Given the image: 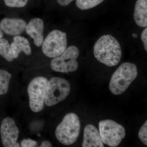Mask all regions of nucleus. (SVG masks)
I'll use <instances>...</instances> for the list:
<instances>
[{"mask_svg": "<svg viewBox=\"0 0 147 147\" xmlns=\"http://www.w3.org/2000/svg\"><path fill=\"white\" fill-rule=\"evenodd\" d=\"M96 59L108 66H115L119 63L121 58V45L115 37L109 34L100 37L94 47Z\"/></svg>", "mask_w": 147, "mask_h": 147, "instance_id": "1", "label": "nucleus"}, {"mask_svg": "<svg viewBox=\"0 0 147 147\" xmlns=\"http://www.w3.org/2000/svg\"><path fill=\"white\" fill-rule=\"evenodd\" d=\"M138 74L137 66L134 63L122 64L113 74L110 79L109 88L113 94L119 95L127 89Z\"/></svg>", "mask_w": 147, "mask_h": 147, "instance_id": "2", "label": "nucleus"}, {"mask_svg": "<svg viewBox=\"0 0 147 147\" xmlns=\"http://www.w3.org/2000/svg\"><path fill=\"white\" fill-rule=\"evenodd\" d=\"M81 123L78 116L75 113H69L64 117L56 128L55 135L61 143L70 145L75 143L79 137Z\"/></svg>", "mask_w": 147, "mask_h": 147, "instance_id": "3", "label": "nucleus"}, {"mask_svg": "<svg viewBox=\"0 0 147 147\" xmlns=\"http://www.w3.org/2000/svg\"><path fill=\"white\" fill-rule=\"evenodd\" d=\"M48 80L43 76L36 77L30 82L28 88L31 110L39 113L44 108Z\"/></svg>", "mask_w": 147, "mask_h": 147, "instance_id": "4", "label": "nucleus"}, {"mask_svg": "<svg viewBox=\"0 0 147 147\" xmlns=\"http://www.w3.org/2000/svg\"><path fill=\"white\" fill-rule=\"evenodd\" d=\"M70 91L68 81L60 77H55L48 81L45 103L47 106H54L65 99Z\"/></svg>", "mask_w": 147, "mask_h": 147, "instance_id": "5", "label": "nucleus"}, {"mask_svg": "<svg viewBox=\"0 0 147 147\" xmlns=\"http://www.w3.org/2000/svg\"><path fill=\"white\" fill-rule=\"evenodd\" d=\"M99 129L102 143L110 147L117 146L125 136L124 127L112 120L100 121Z\"/></svg>", "mask_w": 147, "mask_h": 147, "instance_id": "6", "label": "nucleus"}, {"mask_svg": "<svg viewBox=\"0 0 147 147\" xmlns=\"http://www.w3.org/2000/svg\"><path fill=\"white\" fill-rule=\"evenodd\" d=\"M67 42L66 33L59 30H54L49 33L42 42V53L48 57H57L65 51Z\"/></svg>", "mask_w": 147, "mask_h": 147, "instance_id": "7", "label": "nucleus"}, {"mask_svg": "<svg viewBox=\"0 0 147 147\" xmlns=\"http://www.w3.org/2000/svg\"><path fill=\"white\" fill-rule=\"evenodd\" d=\"M79 54L78 47L74 45L69 46L61 55L52 60L50 67L54 71L61 73L76 71L79 65L76 60Z\"/></svg>", "mask_w": 147, "mask_h": 147, "instance_id": "8", "label": "nucleus"}, {"mask_svg": "<svg viewBox=\"0 0 147 147\" xmlns=\"http://www.w3.org/2000/svg\"><path fill=\"white\" fill-rule=\"evenodd\" d=\"M2 142L4 147H12L17 142L19 130L15 121L11 118L3 119L0 128Z\"/></svg>", "mask_w": 147, "mask_h": 147, "instance_id": "9", "label": "nucleus"}, {"mask_svg": "<svg viewBox=\"0 0 147 147\" xmlns=\"http://www.w3.org/2000/svg\"><path fill=\"white\" fill-rule=\"evenodd\" d=\"M27 24L21 18H3L0 23V28L5 34L18 36L26 30Z\"/></svg>", "mask_w": 147, "mask_h": 147, "instance_id": "10", "label": "nucleus"}, {"mask_svg": "<svg viewBox=\"0 0 147 147\" xmlns=\"http://www.w3.org/2000/svg\"><path fill=\"white\" fill-rule=\"evenodd\" d=\"M44 29V23L40 18H33L27 24L26 32L34 40L35 45L37 47L41 46L43 42Z\"/></svg>", "mask_w": 147, "mask_h": 147, "instance_id": "11", "label": "nucleus"}, {"mask_svg": "<svg viewBox=\"0 0 147 147\" xmlns=\"http://www.w3.org/2000/svg\"><path fill=\"white\" fill-rule=\"evenodd\" d=\"M82 147H104L99 131L94 125H88L84 128Z\"/></svg>", "mask_w": 147, "mask_h": 147, "instance_id": "12", "label": "nucleus"}, {"mask_svg": "<svg viewBox=\"0 0 147 147\" xmlns=\"http://www.w3.org/2000/svg\"><path fill=\"white\" fill-rule=\"evenodd\" d=\"M10 46L14 59L18 58L22 52L28 56L31 55L32 50L30 42L24 37L19 36H14Z\"/></svg>", "mask_w": 147, "mask_h": 147, "instance_id": "13", "label": "nucleus"}, {"mask_svg": "<svg viewBox=\"0 0 147 147\" xmlns=\"http://www.w3.org/2000/svg\"><path fill=\"white\" fill-rule=\"evenodd\" d=\"M134 18L137 26L147 27V0H137L134 7Z\"/></svg>", "mask_w": 147, "mask_h": 147, "instance_id": "14", "label": "nucleus"}, {"mask_svg": "<svg viewBox=\"0 0 147 147\" xmlns=\"http://www.w3.org/2000/svg\"><path fill=\"white\" fill-rule=\"evenodd\" d=\"M0 55L9 62L14 59L10 44L7 40L3 38H0Z\"/></svg>", "mask_w": 147, "mask_h": 147, "instance_id": "15", "label": "nucleus"}, {"mask_svg": "<svg viewBox=\"0 0 147 147\" xmlns=\"http://www.w3.org/2000/svg\"><path fill=\"white\" fill-rule=\"evenodd\" d=\"M11 77L8 71L0 69V95L5 94L8 92Z\"/></svg>", "mask_w": 147, "mask_h": 147, "instance_id": "16", "label": "nucleus"}, {"mask_svg": "<svg viewBox=\"0 0 147 147\" xmlns=\"http://www.w3.org/2000/svg\"><path fill=\"white\" fill-rule=\"evenodd\" d=\"M104 0H76V6L82 10H87L95 7Z\"/></svg>", "mask_w": 147, "mask_h": 147, "instance_id": "17", "label": "nucleus"}, {"mask_svg": "<svg viewBox=\"0 0 147 147\" xmlns=\"http://www.w3.org/2000/svg\"><path fill=\"white\" fill-rule=\"evenodd\" d=\"M6 5L10 7H23L26 5L28 0H4Z\"/></svg>", "mask_w": 147, "mask_h": 147, "instance_id": "18", "label": "nucleus"}, {"mask_svg": "<svg viewBox=\"0 0 147 147\" xmlns=\"http://www.w3.org/2000/svg\"><path fill=\"white\" fill-rule=\"evenodd\" d=\"M147 121L140 128L139 132V137L144 144L147 145Z\"/></svg>", "mask_w": 147, "mask_h": 147, "instance_id": "19", "label": "nucleus"}, {"mask_svg": "<svg viewBox=\"0 0 147 147\" xmlns=\"http://www.w3.org/2000/svg\"><path fill=\"white\" fill-rule=\"evenodd\" d=\"M37 145V142L31 139H24L21 142V147H34Z\"/></svg>", "mask_w": 147, "mask_h": 147, "instance_id": "20", "label": "nucleus"}, {"mask_svg": "<svg viewBox=\"0 0 147 147\" xmlns=\"http://www.w3.org/2000/svg\"><path fill=\"white\" fill-rule=\"evenodd\" d=\"M141 39L144 43L145 50L146 52L147 51V28L143 31L141 35Z\"/></svg>", "mask_w": 147, "mask_h": 147, "instance_id": "21", "label": "nucleus"}, {"mask_svg": "<svg viewBox=\"0 0 147 147\" xmlns=\"http://www.w3.org/2000/svg\"><path fill=\"white\" fill-rule=\"evenodd\" d=\"M59 4L62 6H65L69 5L74 0H57Z\"/></svg>", "mask_w": 147, "mask_h": 147, "instance_id": "22", "label": "nucleus"}, {"mask_svg": "<svg viewBox=\"0 0 147 147\" xmlns=\"http://www.w3.org/2000/svg\"><path fill=\"white\" fill-rule=\"evenodd\" d=\"M40 147H52V145L51 143L48 141H44L42 142L40 145Z\"/></svg>", "mask_w": 147, "mask_h": 147, "instance_id": "23", "label": "nucleus"}, {"mask_svg": "<svg viewBox=\"0 0 147 147\" xmlns=\"http://www.w3.org/2000/svg\"><path fill=\"white\" fill-rule=\"evenodd\" d=\"M3 33L2 30H1V28H0V38H3Z\"/></svg>", "mask_w": 147, "mask_h": 147, "instance_id": "24", "label": "nucleus"}, {"mask_svg": "<svg viewBox=\"0 0 147 147\" xmlns=\"http://www.w3.org/2000/svg\"><path fill=\"white\" fill-rule=\"evenodd\" d=\"M20 146H19V144H18V143H17V142L16 143V144H15V145H14V146L13 147H19Z\"/></svg>", "mask_w": 147, "mask_h": 147, "instance_id": "25", "label": "nucleus"}, {"mask_svg": "<svg viewBox=\"0 0 147 147\" xmlns=\"http://www.w3.org/2000/svg\"><path fill=\"white\" fill-rule=\"evenodd\" d=\"M132 36H133L134 38H137V35L136 34H133Z\"/></svg>", "mask_w": 147, "mask_h": 147, "instance_id": "26", "label": "nucleus"}]
</instances>
